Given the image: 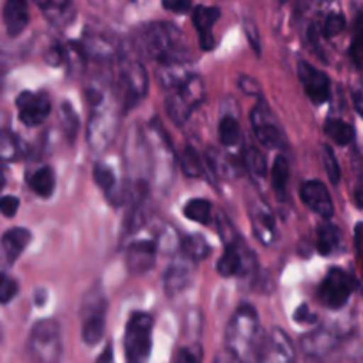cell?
I'll use <instances>...</instances> for the list:
<instances>
[{
  "mask_svg": "<svg viewBox=\"0 0 363 363\" xmlns=\"http://www.w3.org/2000/svg\"><path fill=\"white\" fill-rule=\"evenodd\" d=\"M135 43L145 55L158 60V64L186 62L188 46L183 32L172 23H145L137 30Z\"/></svg>",
  "mask_w": 363,
  "mask_h": 363,
  "instance_id": "6da1fadb",
  "label": "cell"
},
{
  "mask_svg": "<svg viewBox=\"0 0 363 363\" xmlns=\"http://www.w3.org/2000/svg\"><path fill=\"white\" fill-rule=\"evenodd\" d=\"M261 326L259 315L252 305H240L230 318L225 330V347L238 354L241 362L250 360L252 354H257L261 342Z\"/></svg>",
  "mask_w": 363,
  "mask_h": 363,
  "instance_id": "7a4b0ae2",
  "label": "cell"
},
{
  "mask_svg": "<svg viewBox=\"0 0 363 363\" xmlns=\"http://www.w3.org/2000/svg\"><path fill=\"white\" fill-rule=\"evenodd\" d=\"M117 126H119V112H117L116 101L108 96L98 94L87 124L89 147L94 152L105 151L112 138L116 137Z\"/></svg>",
  "mask_w": 363,
  "mask_h": 363,
  "instance_id": "3957f363",
  "label": "cell"
},
{
  "mask_svg": "<svg viewBox=\"0 0 363 363\" xmlns=\"http://www.w3.org/2000/svg\"><path fill=\"white\" fill-rule=\"evenodd\" d=\"M28 357L34 363H60L64 353L62 332L55 319H41L28 335Z\"/></svg>",
  "mask_w": 363,
  "mask_h": 363,
  "instance_id": "277c9868",
  "label": "cell"
},
{
  "mask_svg": "<svg viewBox=\"0 0 363 363\" xmlns=\"http://www.w3.org/2000/svg\"><path fill=\"white\" fill-rule=\"evenodd\" d=\"M149 147V160H151V174L156 177V183L165 186L172 181L174 176V147L170 144L169 135L163 130L158 119L151 123V133L145 137Z\"/></svg>",
  "mask_w": 363,
  "mask_h": 363,
  "instance_id": "5b68a950",
  "label": "cell"
},
{
  "mask_svg": "<svg viewBox=\"0 0 363 363\" xmlns=\"http://www.w3.org/2000/svg\"><path fill=\"white\" fill-rule=\"evenodd\" d=\"M152 347V318L145 312H135L124 332L126 363H149Z\"/></svg>",
  "mask_w": 363,
  "mask_h": 363,
  "instance_id": "8992f818",
  "label": "cell"
},
{
  "mask_svg": "<svg viewBox=\"0 0 363 363\" xmlns=\"http://www.w3.org/2000/svg\"><path fill=\"white\" fill-rule=\"evenodd\" d=\"M204 84H202L201 78L194 74V77L188 78L183 85L172 89L170 94L167 96V113H169V117L177 124V126H183V124L190 119L194 110H197V106L204 101Z\"/></svg>",
  "mask_w": 363,
  "mask_h": 363,
  "instance_id": "52a82bcc",
  "label": "cell"
},
{
  "mask_svg": "<svg viewBox=\"0 0 363 363\" xmlns=\"http://www.w3.org/2000/svg\"><path fill=\"white\" fill-rule=\"evenodd\" d=\"M82 340L87 346H94L105 335L106 326V298L101 291H92L85 296L80 311Z\"/></svg>",
  "mask_w": 363,
  "mask_h": 363,
  "instance_id": "ba28073f",
  "label": "cell"
},
{
  "mask_svg": "<svg viewBox=\"0 0 363 363\" xmlns=\"http://www.w3.org/2000/svg\"><path fill=\"white\" fill-rule=\"evenodd\" d=\"M124 160H126L128 172H130L131 183L135 184V188L147 190V174H151V160H149L147 140L137 128H131L128 133Z\"/></svg>",
  "mask_w": 363,
  "mask_h": 363,
  "instance_id": "9c48e42d",
  "label": "cell"
},
{
  "mask_svg": "<svg viewBox=\"0 0 363 363\" xmlns=\"http://www.w3.org/2000/svg\"><path fill=\"white\" fill-rule=\"evenodd\" d=\"M119 89L123 98V110L130 112L147 96L149 77L138 60H126L119 71Z\"/></svg>",
  "mask_w": 363,
  "mask_h": 363,
  "instance_id": "30bf717a",
  "label": "cell"
},
{
  "mask_svg": "<svg viewBox=\"0 0 363 363\" xmlns=\"http://www.w3.org/2000/svg\"><path fill=\"white\" fill-rule=\"evenodd\" d=\"M353 289L354 282L350 273L340 268H333L326 273L325 280L319 286V300L325 307L339 311L350 301Z\"/></svg>",
  "mask_w": 363,
  "mask_h": 363,
  "instance_id": "8fae6325",
  "label": "cell"
},
{
  "mask_svg": "<svg viewBox=\"0 0 363 363\" xmlns=\"http://www.w3.org/2000/svg\"><path fill=\"white\" fill-rule=\"evenodd\" d=\"M250 123L255 138H257L262 147L273 149L282 144V131H280L277 116L272 112L269 105L262 98H259V101L252 108Z\"/></svg>",
  "mask_w": 363,
  "mask_h": 363,
  "instance_id": "7c38bea8",
  "label": "cell"
},
{
  "mask_svg": "<svg viewBox=\"0 0 363 363\" xmlns=\"http://www.w3.org/2000/svg\"><path fill=\"white\" fill-rule=\"evenodd\" d=\"M259 363H296L294 346L282 328H273L261 339L257 347Z\"/></svg>",
  "mask_w": 363,
  "mask_h": 363,
  "instance_id": "4fadbf2b",
  "label": "cell"
},
{
  "mask_svg": "<svg viewBox=\"0 0 363 363\" xmlns=\"http://www.w3.org/2000/svg\"><path fill=\"white\" fill-rule=\"evenodd\" d=\"M18 117L28 128H35L48 119L52 112V101L45 92H21L16 98Z\"/></svg>",
  "mask_w": 363,
  "mask_h": 363,
  "instance_id": "5bb4252c",
  "label": "cell"
},
{
  "mask_svg": "<svg viewBox=\"0 0 363 363\" xmlns=\"http://www.w3.org/2000/svg\"><path fill=\"white\" fill-rule=\"evenodd\" d=\"M255 266L254 255L248 252V248L243 243H240V240H233L229 243H225V252L220 257L218 273L225 279L238 275H247L252 272V268Z\"/></svg>",
  "mask_w": 363,
  "mask_h": 363,
  "instance_id": "9a60e30c",
  "label": "cell"
},
{
  "mask_svg": "<svg viewBox=\"0 0 363 363\" xmlns=\"http://www.w3.org/2000/svg\"><path fill=\"white\" fill-rule=\"evenodd\" d=\"M298 77L305 89V94L308 96L312 103L323 105L330 99V78L325 71L318 69L312 64L301 60L298 64Z\"/></svg>",
  "mask_w": 363,
  "mask_h": 363,
  "instance_id": "2e32d148",
  "label": "cell"
},
{
  "mask_svg": "<svg viewBox=\"0 0 363 363\" xmlns=\"http://www.w3.org/2000/svg\"><path fill=\"white\" fill-rule=\"evenodd\" d=\"M194 279V261L186 255H179L170 262L167 268L165 275H163V287L169 296H176V294L183 293Z\"/></svg>",
  "mask_w": 363,
  "mask_h": 363,
  "instance_id": "e0dca14e",
  "label": "cell"
},
{
  "mask_svg": "<svg viewBox=\"0 0 363 363\" xmlns=\"http://www.w3.org/2000/svg\"><path fill=\"white\" fill-rule=\"evenodd\" d=\"M301 201L307 206L308 209L319 215L321 218H332L333 216V201L330 197V191L326 188V184H323L321 181H307L303 183L300 190Z\"/></svg>",
  "mask_w": 363,
  "mask_h": 363,
  "instance_id": "ac0fdd59",
  "label": "cell"
},
{
  "mask_svg": "<svg viewBox=\"0 0 363 363\" xmlns=\"http://www.w3.org/2000/svg\"><path fill=\"white\" fill-rule=\"evenodd\" d=\"M248 213H250L252 230H254L255 238H257L262 245H272L277 236V225L275 216L269 211L268 206L262 201H254L250 204Z\"/></svg>",
  "mask_w": 363,
  "mask_h": 363,
  "instance_id": "d6986e66",
  "label": "cell"
},
{
  "mask_svg": "<svg viewBox=\"0 0 363 363\" xmlns=\"http://www.w3.org/2000/svg\"><path fill=\"white\" fill-rule=\"evenodd\" d=\"M158 245L152 240H138L128 247L126 262L133 273H145L155 266Z\"/></svg>",
  "mask_w": 363,
  "mask_h": 363,
  "instance_id": "ffe728a7",
  "label": "cell"
},
{
  "mask_svg": "<svg viewBox=\"0 0 363 363\" xmlns=\"http://www.w3.org/2000/svg\"><path fill=\"white\" fill-rule=\"evenodd\" d=\"M194 25L195 30L199 32V41H201L202 50H213L215 48V35H213V28L215 23L220 20V9L218 7L209 6H197L194 9Z\"/></svg>",
  "mask_w": 363,
  "mask_h": 363,
  "instance_id": "44dd1931",
  "label": "cell"
},
{
  "mask_svg": "<svg viewBox=\"0 0 363 363\" xmlns=\"http://www.w3.org/2000/svg\"><path fill=\"white\" fill-rule=\"evenodd\" d=\"M4 25L9 38H16L28 25V0H6L2 11Z\"/></svg>",
  "mask_w": 363,
  "mask_h": 363,
  "instance_id": "7402d4cb",
  "label": "cell"
},
{
  "mask_svg": "<svg viewBox=\"0 0 363 363\" xmlns=\"http://www.w3.org/2000/svg\"><path fill=\"white\" fill-rule=\"evenodd\" d=\"M41 11L53 27H67L77 16L73 0H41Z\"/></svg>",
  "mask_w": 363,
  "mask_h": 363,
  "instance_id": "603a6c76",
  "label": "cell"
},
{
  "mask_svg": "<svg viewBox=\"0 0 363 363\" xmlns=\"http://www.w3.org/2000/svg\"><path fill=\"white\" fill-rule=\"evenodd\" d=\"M30 238H32L30 233H28L27 229H23V227H13V229L6 230L0 245H2V250L4 254H6L7 261L9 262L16 261V259L21 255V252L28 247Z\"/></svg>",
  "mask_w": 363,
  "mask_h": 363,
  "instance_id": "cb8c5ba5",
  "label": "cell"
},
{
  "mask_svg": "<svg viewBox=\"0 0 363 363\" xmlns=\"http://www.w3.org/2000/svg\"><path fill=\"white\" fill-rule=\"evenodd\" d=\"M194 77L186 62H169V64H160L158 78L162 82L163 87L169 91L183 85L188 78Z\"/></svg>",
  "mask_w": 363,
  "mask_h": 363,
  "instance_id": "d4e9b609",
  "label": "cell"
},
{
  "mask_svg": "<svg viewBox=\"0 0 363 363\" xmlns=\"http://www.w3.org/2000/svg\"><path fill=\"white\" fill-rule=\"evenodd\" d=\"M28 186L35 195L48 199L55 190V174L50 167H39L28 176Z\"/></svg>",
  "mask_w": 363,
  "mask_h": 363,
  "instance_id": "484cf974",
  "label": "cell"
},
{
  "mask_svg": "<svg viewBox=\"0 0 363 363\" xmlns=\"http://www.w3.org/2000/svg\"><path fill=\"white\" fill-rule=\"evenodd\" d=\"M243 163L247 172L250 174L252 181L255 184H262L268 176V167H266V158L259 149L248 147L243 155Z\"/></svg>",
  "mask_w": 363,
  "mask_h": 363,
  "instance_id": "4316f807",
  "label": "cell"
},
{
  "mask_svg": "<svg viewBox=\"0 0 363 363\" xmlns=\"http://www.w3.org/2000/svg\"><path fill=\"white\" fill-rule=\"evenodd\" d=\"M340 241H342L340 230L333 223H323L318 229V250L321 255H332L333 252L339 250Z\"/></svg>",
  "mask_w": 363,
  "mask_h": 363,
  "instance_id": "83f0119b",
  "label": "cell"
},
{
  "mask_svg": "<svg viewBox=\"0 0 363 363\" xmlns=\"http://www.w3.org/2000/svg\"><path fill=\"white\" fill-rule=\"evenodd\" d=\"M218 137L225 147H236L241 142L240 121L233 113H223L218 124Z\"/></svg>",
  "mask_w": 363,
  "mask_h": 363,
  "instance_id": "f1b7e54d",
  "label": "cell"
},
{
  "mask_svg": "<svg viewBox=\"0 0 363 363\" xmlns=\"http://www.w3.org/2000/svg\"><path fill=\"white\" fill-rule=\"evenodd\" d=\"M325 133L332 138L333 142H337L339 145H347L350 142H353L354 138V130L351 124H347L342 119H328L325 124Z\"/></svg>",
  "mask_w": 363,
  "mask_h": 363,
  "instance_id": "f546056e",
  "label": "cell"
},
{
  "mask_svg": "<svg viewBox=\"0 0 363 363\" xmlns=\"http://www.w3.org/2000/svg\"><path fill=\"white\" fill-rule=\"evenodd\" d=\"M211 202L206 199H191L184 206V216L191 222L202 223V225H208L211 222Z\"/></svg>",
  "mask_w": 363,
  "mask_h": 363,
  "instance_id": "4dcf8cb0",
  "label": "cell"
},
{
  "mask_svg": "<svg viewBox=\"0 0 363 363\" xmlns=\"http://www.w3.org/2000/svg\"><path fill=\"white\" fill-rule=\"evenodd\" d=\"M179 167H181V170L184 172V176H188V177H201L202 174H204V169H206L204 162H202V158L199 156V152L195 151L194 147H190V145H188V147L181 152Z\"/></svg>",
  "mask_w": 363,
  "mask_h": 363,
  "instance_id": "1f68e13d",
  "label": "cell"
},
{
  "mask_svg": "<svg viewBox=\"0 0 363 363\" xmlns=\"http://www.w3.org/2000/svg\"><path fill=\"white\" fill-rule=\"evenodd\" d=\"M181 248H183V254L186 257H190L191 261H201V259L208 257L209 254V245L201 234H190V236L184 238L181 241Z\"/></svg>",
  "mask_w": 363,
  "mask_h": 363,
  "instance_id": "d6a6232c",
  "label": "cell"
},
{
  "mask_svg": "<svg viewBox=\"0 0 363 363\" xmlns=\"http://www.w3.org/2000/svg\"><path fill=\"white\" fill-rule=\"evenodd\" d=\"M289 162H287L286 156H277L275 163H273V169H272V183L273 188H275L279 194H284L287 186V181H289Z\"/></svg>",
  "mask_w": 363,
  "mask_h": 363,
  "instance_id": "836d02e7",
  "label": "cell"
},
{
  "mask_svg": "<svg viewBox=\"0 0 363 363\" xmlns=\"http://www.w3.org/2000/svg\"><path fill=\"white\" fill-rule=\"evenodd\" d=\"M208 163L211 167L213 172L218 177H223V179H229V177H234L236 174V169H234V163L227 158L225 155L218 151H211L208 155Z\"/></svg>",
  "mask_w": 363,
  "mask_h": 363,
  "instance_id": "e575fe53",
  "label": "cell"
},
{
  "mask_svg": "<svg viewBox=\"0 0 363 363\" xmlns=\"http://www.w3.org/2000/svg\"><path fill=\"white\" fill-rule=\"evenodd\" d=\"M20 156V142L11 131L0 130V162H13Z\"/></svg>",
  "mask_w": 363,
  "mask_h": 363,
  "instance_id": "d590c367",
  "label": "cell"
},
{
  "mask_svg": "<svg viewBox=\"0 0 363 363\" xmlns=\"http://www.w3.org/2000/svg\"><path fill=\"white\" fill-rule=\"evenodd\" d=\"M350 55H351V60L354 62V66H357L358 69H363V13L357 18Z\"/></svg>",
  "mask_w": 363,
  "mask_h": 363,
  "instance_id": "8d00e7d4",
  "label": "cell"
},
{
  "mask_svg": "<svg viewBox=\"0 0 363 363\" xmlns=\"http://www.w3.org/2000/svg\"><path fill=\"white\" fill-rule=\"evenodd\" d=\"M92 176H94V183L98 184L103 191H106V194H110V191L113 190V186H116V174H113V170L110 169L108 165H105V163H98V165L94 167Z\"/></svg>",
  "mask_w": 363,
  "mask_h": 363,
  "instance_id": "74e56055",
  "label": "cell"
},
{
  "mask_svg": "<svg viewBox=\"0 0 363 363\" xmlns=\"http://www.w3.org/2000/svg\"><path fill=\"white\" fill-rule=\"evenodd\" d=\"M18 294V282L7 273L0 272V305L13 301Z\"/></svg>",
  "mask_w": 363,
  "mask_h": 363,
  "instance_id": "f35d334b",
  "label": "cell"
},
{
  "mask_svg": "<svg viewBox=\"0 0 363 363\" xmlns=\"http://www.w3.org/2000/svg\"><path fill=\"white\" fill-rule=\"evenodd\" d=\"M323 151H325L323 152V162H325L326 174H328L330 181H332L333 184H337L340 181V167H339V162H337L335 152H333V149L330 147V145H325Z\"/></svg>",
  "mask_w": 363,
  "mask_h": 363,
  "instance_id": "ab89813d",
  "label": "cell"
},
{
  "mask_svg": "<svg viewBox=\"0 0 363 363\" xmlns=\"http://www.w3.org/2000/svg\"><path fill=\"white\" fill-rule=\"evenodd\" d=\"M204 362V351L199 342L190 344V346L181 347L177 353V363H202Z\"/></svg>",
  "mask_w": 363,
  "mask_h": 363,
  "instance_id": "60d3db41",
  "label": "cell"
},
{
  "mask_svg": "<svg viewBox=\"0 0 363 363\" xmlns=\"http://www.w3.org/2000/svg\"><path fill=\"white\" fill-rule=\"evenodd\" d=\"M344 27H346V18H344V14L332 13L326 16L325 23H323V34L326 38H333V35L340 34L344 30Z\"/></svg>",
  "mask_w": 363,
  "mask_h": 363,
  "instance_id": "b9f144b4",
  "label": "cell"
},
{
  "mask_svg": "<svg viewBox=\"0 0 363 363\" xmlns=\"http://www.w3.org/2000/svg\"><path fill=\"white\" fill-rule=\"evenodd\" d=\"M60 117H62V128L64 131H66L67 137L73 140L74 135H77L78 131V117L77 113L73 112V108H71L67 103H64L62 105V112H60Z\"/></svg>",
  "mask_w": 363,
  "mask_h": 363,
  "instance_id": "7bdbcfd3",
  "label": "cell"
},
{
  "mask_svg": "<svg viewBox=\"0 0 363 363\" xmlns=\"http://www.w3.org/2000/svg\"><path fill=\"white\" fill-rule=\"evenodd\" d=\"M238 85H240V89L245 92V94L254 96V98H261L262 89L255 78L247 77V74H241V77L238 78Z\"/></svg>",
  "mask_w": 363,
  "mask_h": 363,
  "instance_id": "ee69618b",
  "label": "cell"
},
{
  "mask_svg": "<svg viewBox=\"0 0 363 363\" xmlns=\"http://www.w3.org/2000/svg\"><path fill=\"white\" fill-rule=\"evenodd\" d=\"M162 4L167 11L176 14H186L194 9V0H162Z\"/></svg>",
  "mask_w": 363,
  "mask_h": 363,
  "instance_id": "f6af8a7d",
  "label": "cell"
},
{
  "mask_svg": "<svg viewBox=\"0 0 363 363\" xmlns=\"http://www.w3.org/2000/svg\"><path fill=\"white\" fill-rule=\"evenodd\" d=\"M18 208H20V201L18 197H13V195H6V197H0V213L7 218H13L16 215Z\"/></svg>",
  "mask_w": 363,
  "mask_h": 363,
  "instance_id": "bcb514c9",
  "label": "cell"
},
{
  "mask_svg": "<svg viewBox=\"0 0 363 363\" xmlns=\"http://www.w3.org/2000/svg\"><path fill=\"white\" fill-rule=\"evenodd\" d=\"M64 57H66V53H64V50L60 48V46H52V48L46 52V62L50 64V66L57 67L60 66V64L64 62Z\"/></svg>",
  "mask_w": 363,
  "mask_h": 363,
  "instance_id": "7dc6e473",
  "label": "cell"
},
{
  "mask_svg": "<svg viewBox=\"0 0 363 363\" xmlns=\"http://www.w3.org/2000/svg\"><path fill=\"white\" fill-rule=\"evenodd\" d=\"M213 363H243V362H241V358L238 357L234 351H230L229 347H223L222 351H218V353H216Z\"/></svg>",
  "mask_w": 363,
  "mask_h": 363,
  "instance_id": "c3c4849f",
  "label": "cell"
},
{
  "mask_svg": "<svg viewBox=\"0 0 363 363\" xmlns=\"http://www.w3.org/2000/svg\"><path fill=\"white\" fill-rule=\"evenodd\" d=\"M294 319H296L298 323H301V325H308V323H315V314H312L311 311H308L307 305H300V308H298L296 312H294Z\"/></svg>",
  "mask_w": 363,
  "mask_h": 363,
  "instance_id": "681fc988",
  "label": "cell"
},
{
  "mask_svg": "<svg viewBox=\"0 0 363 363\" xmlns=\"http://www.w3.org/2000/svg\"><path fill=\"white\" fill-rule=\"evenodd\" d=\"M96 363H113V350L110 344L103 350V353L99 354V358L96 360Z\"/></svg>",
  "mask_w": 363,
  "mask_h": 363,
  "instance_id": "f907efd6",
  "label": "cell"
},
{
  "mask_svg": "<svg viewBox=\"0 0 363 363\" xmlns=\"http://www.w3.org/2000/svg\"><path fill=\"white\" fill-rule=\"evenodd\" d=\"M354 238H357V250L358 254L363 257V223L357 227V230H354Z\"/></svg>",
  "mask_w": 363,
  "mask_h": 363,
  "instance_id": "816d5d0a",
  "label": "cell"
},
{
  "mask_svg": "<svg viewBox=\"0 0 363 363\" xmlns=\"http://www.w3.org/2000/svg\"><path fill=\"white\" fill-rule=\"evenodd\" d=\"M354 202H357L358 208H363V186H360L354 191Z\"/></svg>",
  "mask_w": 363,
  "mask_h": 363,
  "instance_id": "f5cc1de1",
  "label": "cell"
},
{
  "mask_svg": "<svg viewBox=\"0 0 363 363\" xmlns=\"http://www.w3.org/2000/svg\"><path fill=\"white\" fill-rule=\"evenodd\" d=\"M6 71H7V66L2 62V59H0V89H2V80L4 77H6Z\"/></svg>",
  "mask_w": 363,
  "mask_h": 363,
  "instance_id": "db71d44e",
  "label": "cell"
},
{
  "mask_svg": "<svg viewBox=\"0 0 363 363\" xmlns=\"http://www.w3.org/2000/svg\"><path fill=\"white\" fill-rule=\"evenodd\" d=\"M4 162H0V186H4V183H6V177H4V167H2Z\"/></svg>",
  "mask_w": 363,
  "mask_h": 363,
  "instance_id": "11a10c76",
  "label": "cell"
},
{
  "mask_svg": "<svg viewBox=\"0 0 363 363\" xmlns=\"http://www.w3.org/2000/svg\"><path fill=\"white\" fill-rule=\"evenodd\" d=\"M133 2H140V0H133Z\"/></svg>",
  "mask_w": 363,
  "mask_h": 363,
  "instance_id": "9f6ffc18",
  "label": "cell"
},
{
  "mask_svg": "<svg viewBox=\"0 0 363 363\" xmlns=\"http://www.w3.org/2000/svg\"><path fill=\"white\" fill-rule=\"evenodd\" d=\"M280 2H286V0H280Z\"/></svg>",
  "mask_w": 363,
  "mask_h": 363,
  "instance_id": "6f0895ef",
  "label": "cell"
}]
</instances>
